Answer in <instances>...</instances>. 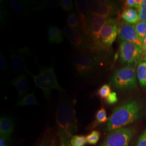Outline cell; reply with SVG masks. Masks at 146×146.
<instances>
[{"mask_svg":"<svg viewBox=\"0 0 146 146\" xmlns=\"http://www.w3.org/2000/svg\"><path fill=\"white\" fill-rule=\"evenodd\" d=\"M75 104V100L63 98L60 100L56 110V121L58 129L68 139L73 137L78 130Z\"/></svg>","mask_w":146,"mask_h":146,"instance_id":"cell-1","label":"cell"},{"mask_svg":"<svg viewBox=\"0 0 146 146\" xmlns=\"http://www.w3.org/2000/svg\"><path fill=\"white\" fill-rule=\"evenodd\" d=\"M141 113V106L136 100L120 105L113 110L108 120L107 130L115 131L131 124L139 118Z\"/></svg>","mask_w":146,"mask_h":146,"instance_id":"cell-2","label":"cell"},{"mask_svg":"<svg viewBox=\"0 0 146 146\" xmlns=\"http://www.w3.org/2000/svg\"><path fill=\"white\" fill-rule=\"evenodd\" d=\"M33 79L35 87L41 89L47 100L50 99L52 90H57L61 94L64 93V89L61 87L56 78L54 66L49 67H42L39 68L37 75L30 74Z\"/></svg>","mask_w":146,"mask_h":146,"instance_id":"cell-3","label":"cell"},{"mask_svg":"<svg viewBox=\"0 0 146 146\" xmlns=\"http://www.w3.org/2000/svg\"><path fill=\"white\" fill-rule=\"evenodd\" d=\"M99 59L93 54L78 52L73 55L72 64L76 76L82 78H88L96 72Z\"/></svg>","mask_w":146,"mask_h":146,"instance_id":"cell-4","label":"cell"},{"mask_svg":"<svg viewBox=\"0 0 146 146\" xmlns=\"http://www.w3.org/2000/svg\"><path fill=\"white\" fill-rule=\"evenodd\" d=\"M115 18H110L91 13L87 19L86 24L82 31L88 37L95 47L99 49H102L100 43V35L101 30L107 24L116 22Z\"/></svg>","mask_w":146,"mask_h":146,"instance_id":"cell-5","label":"cell"},{"mask_svg":"<svg viewBox=\"0 0 146 146\" xmlns=\"http://www.w3.org/2000/svg\"><path fill=\"white\" fill-rule=\"evenodd\" d=\"M111 84L116 89L129 90L137 87L136 69L131 66L120 68L115 72L111 78Z\"/></svg>","mask_w":146,"mask_h":146,"instance_id":"cell-6","label":"cell"},{"mask_svg":"<svg viewBox=\"0 0 146 146\" xmlns=\"http://www.w3.org/2000/svg\"><path fill=\"white\" fill-rule=\"evenodd\" d=\"M63 33L68 39L72 47L78 50L92 54L97 49L82 31V29H73L68 26L64 27Z\"/></svg>","mask_w":146,"mask_h":146,"instance_id":"cell-7","label":"cell"},{"mask_svg":"<svg viewBox=\"0 0 146 146\" xmlns=\"http://www.w3.org/2000/svg\"><path fill=\"white\" fill-rule=\"evenodd\" d=\"M142 54V49L135 44L125 41L120 42V61L122 64L131 66L140 61Z\"/></svg>","mask_w":146,"mask_h":146,"instance_id":"cell-8","label":"cell"},{"mask_svg":"<svg viewBox=\"0 0 146 146\" xmlns=\"http://www.w3.org/2000/svg\"><path fill=\"white\" fill-rule=\"evenodd\" d=\"M135 131L132 128H122L112 131L106 139L102 146H128Z\"/></svg>","mask_w":146,"mask_h":146,"instance_id":"cell-9","label":"cell"},{"mask_svg":"<svg viewBox=\"0 0 146 146\" xmlns=\"http://www.w3.org/2000/svg\"><path fill=\"white\" fill-rule=\"evenodd\" d=\"M91 13L107 17L114 18L119 11V5L110 1H88Z\"/></svg>","mask_w":146,"mask_h":146,"instance_id":"cell-10","label":"cell"},{"mask_svg":"<svg viewBox=\"0 0 146 146\" xmlns=\"http://www.w3.org/2000/svg\"><path fill=\"white\" fill-rule=\"evenodd\" d=\"M119 33L118 25L116 22L109 23L104 26L100 35V43L104 49L111 47Z\"/></svg>","mask_w":146,"mask_h":146,"instance_id":"cell-11","label":"cell"},{"mask_svg":"<svg viewBox=\"0 0 146 146\" xmlns=\"http://www.w3.org/2000/svg\"><path fill=\"white\" fill-rule=\"evenodd\" d=\"M118 34L119 39L121 41L134 43L142 49V42L136 32L134 25L122 22L119 29Z\"/></svg>","mask_w":146,"mask_h":146,"instance_id":"cell-12","label":"cell"},{"mask_svg":"<svg viewBox=\"0 0 146 146\" xmlns=\"http://www.w3.org/2000/svg\"><path fill=\"white\" fill-rule=\"evenodd\" d=\"M26 50L23 48L19 50H10L11 64L13 69L16 73H25L30 75L31 73L27 69L23 52Z\"/></svg>","mask_w":146,"mask_h":146,"instance_id":"cell-13","label":"cell"},{"mask_svg":"<svg viewBox=\"0 0 146 146\" xmlns=\"http://www.w3.org/2000/svg\"><path fill=\"white\" fill-rule=\"evenodd\" d=\"M26 74H19L15 78H14L10 83L12 86L15 87L17 92L18 98L20 100L22 99L27 94L28 90V83L27 81Z\"/></svg>","mask_w":146,"mask_h":146,"instance_id":"cell-14","label":"cell"},{"mask_svg":"<svg viewBox=\"0 0 146 146\" xmlns=\"http://www.w3.org/2000/svg\"><path fill=\"white\" fill-rule=\"evenodd\" d=\"M76 9L81 22V29L83 31L86 24L87 19L91 14L88 1L76 0L74 1Z\"/></svg>","mask_w":146,"mask_h":146,"instance_id":"cell-15","label":"cell"},{"mask_svg":"<svg viewBox=\"0 0 146 146\" xmlns=\"http://www.w3.org/2000/svg\"><path fill=\"white\" fill-rule=\"evenodd\" d=\"M14 129V121L10 116H2L0 119L1 136L9 138Z\"/></svg>","mask_w":146,"mask_h":146,"instance_id":"cell-16","label":"cell"},{"mask_svg":"<svg viewBox=\"0 0 146 146\" xmlns=\"http://www.w3.org/2000/svg\"><path fill=\"white\" fill-rule=\"evenodd\" d=\"M9 3L11 9L17 15L22 17H28L31 15V11L29 10L23 1L11 0Z\"/></svg>","mask_w":146,"mask_h":146,"instance_id":"cell-17","label":"cell"},{"mask_svg":"<svg viewBox=\"0 0 146 146\" xmlns=\"http://www.w3.org/2000/svg\"><path fill=\"white\" fill-rule=\"evenodd\" d=\"M63 31L58 27L54 26H50L47 31L48 40L50 43L60 44L63 41Z\"/></svg>","mask_w":146,"mask_h":146,"instance_id":"cell-18","label":"cell"},{"mask_svg":"<svg viewBox=\"0 0 146 146\" xmlns=\"http://www.w3.org/2000/svg\"><path fill=\"white\" fill-rule=\"evenodd\" d=\"M121 17L126 23L131 25L136 24L139 20L137 11L136 9L134 8L125 9L122 13Z\"/></svg>","mask_w":146,"mask_h":146,"instance_id":"cell-19","label":"cell"},{"mask_svg":"<svg viewBox=\"0 0 146 146\" xmlns=\"http://www.w3.org/2000/svg\"><path fill=\"white\" fill-rule=\"evenodd\" d=\"M136 74L140 85L146 88V58L139 61Z\"/></svg>","mask_w":146,"mask_h":146,"instance_id":"cell-20","label":"cell"},{"mask_svg":"<svg viewBox=\"0 0 146 146\" xmlns=\"http://www.w3.org/2000/svg\"><path fill=\"white\" fill-rule=\"evenodd\" d=\"M67 26L73 29H82L81 22L78 13L72 11L68 16L67 19Z\"/></svg>","mask_w":146,"mask_h":146,"instance_id":"cell-21","label":"cell"},{"mask_svg":"<svg viewBox=\"0 0 146 146\" xmlns=\"http://www.w3.org/2000/svg\"><path fill=\"white\" fill-rule=\"evenodd\" d=\"M35 88H34L33 91L31 94H27L22 99L20 100L17 104V106L19 107L31 106V105L38 106L39 104L35 96Z\"/></svg>","mask_w":146,"mask_h":146,"instance_id":"cell-22","label":"cell"},{"mask_svg":"<svg viewBox=\"0 0 146 146\" xmlns=\"http://www.w3.org/2000/svg\"><path fill=\"white\" fill-rule=\"evenodd\" d=\"M23 2L32 13V12L42 10L44 0H25Z\"/></svg>","mask_w":146,"mask_h":146,"instance_id":"cell-23","label":"cell"},{"mask_svg":"<svg viewBox=\"0 0 146 146\" xmlns=\"http://www.w3.org/2000/svg\"><path fill=\"white\" fill-rule=\"evenodd\" d=\"M134 28L137 35L141 41L143 42L146 35V21H140L134 25Z\"/></svg>","mask_w":146,"mask_h":146,"instance_id":"cell-24","label":"cell"},{"mask_svg":"<svg viewBox=\"0 0 146 146\" xmlns=\"http://www.w3.org/2000/svg\"><path fill=\"white\" fill-rule=\"evenodd\" d=\"M70 143L72 146H84L87 143L86 137L83 135H74Z\"/></svg>","mask_w":146,"mask_h":146,"instance_id":"cell-25","label":"cell"},{"mask_svg":"<svg viewBox=\"0 0 146 146\" xmlns=\"http://www.w3.org/2000/svg\"><path fill=\"white\" fill-rule=\"evenodd\" d=\"M107 117L106 110L104 107H101L99 110L95 115V123L96 124L103 123L107 121Z\"/></svg>","mask_w":146,"mask_h":146,"instance_id":"cell-26","label":"cell"},{"mask_svg":"<svg viewBox=\"0 0 146 146\" xmlns=\"http://www.w3.org/2000/svg\"><path fill=\"white\" fill-rule=\"evenodd\" d=\"M140 21H146V0H142L136 8Z\"/></svg>","mask_w":146,"mask_h":146,"instance_id":"cell-27","label":"cell"},{"mask_svg":"<svg viewBox=\"0 0 146 146\" xmlns=\"http://www.w3.org/2000/svg\"><path fill=\"white\" fill-rule=\"evenodd\" d=\"M100 133L97 131H92L89 134L86 136L87 143L90 145H95L99 140Z\"/></svg>","mask_w":146,"mask_h":146,"instance_id":"cell-28","label":"cell"},{"mask_svg":"<svg viewBox=\"0 0 146 146\" xmlns=\"http://www.w3.org/2000/svg\"><path fill=\"white\" fill-rule=\"evenodd\" d=\"M60 7V1L58 0H44L42 10L47 9H55Z\"/></svg>","mask_w":146,"mask_h":146,"instance_id":"cell-29","label":"cell"},{"mask_svg":"<svg viewBox=\"0 0 146 146\" xmlns=\"http://www.w3.org/2000/svg\"><path fill=\"white\" fill-rule=\"evenodd\" d=\"M111 93V89L108 84H104L99 89L98 94L101 99L106 98Z\"/></svg>","mask_w":146,"mask_h":146,"instance_id":"cell-30","label":"cell"},{"mask_svg":"<svg viewBox=\"0 0 146 146\" xmlns=\"http://www.w3.org/2000/svg\"><path fill=\"white\" fill-rule=\"evenodd\" d=\"M60 7L66 12L71 11L73 10L74 2L71 0H61L60 1Z\"/></svg>","mask_w":146,"mask_h":146,"instance_id":"cell-31","label":"cell"},{"mask_svg":"<svg viewBox=\"0 0 146 146\" xmlns=\"http://www.w3.org/2000/svg\"><path fill=\"white\" fill-rule=\"evenodd\" d=\"M142 0H127L125 2V6L126 9L135 8H137L138 5H140Z\"/></svg>","mask_w":146,"mask_h":146,"instance_id":"cell-32","label":"cell"},{"mask_svg":"<svg viewBox=\"0 0 146 146\" xmlns=\"http://www.w3.org/2000/svg\"><path fill=\"white\" fill-rule=\"evenodd\" d=\"M117 94L115 92H111L110 95L106 98V101L108 104H114L117 102Z\"/></svg>","mask_w":146,"mask_h":146,"instance_id":"cell-33","label":"cell"},{"mask_svg":"<svg viewBox=\"0 0 146 146\" xmlns=\"http://www.w3.org/2000/svg\"><path fill=\"white\" fill-rule=\"evenodd\" d=\"M0 69L3 72H5L8 70L7 63L3 54L2 52L0 53Z\"/></svg>","mask_w":146,"mask_h":146,"instance_id":"cell-34","label":"cell"},{"mask_svg":"<svg viewBox=\"0 0 146 146\" xmlns=\"http://www.w3.org/2000/svg\"><path fill=\"white\" fill-rule=\"evenodd\" d=\"M136 146H146V129L139 137Z\"/></svg>","mask_w":146,"mask_h":146,"instance_id":"cell-35","label":"cell"},{"mask_svg":"<svg viewBox=\"0 0 146 146\" xmlns=\"http://www.w3.org/2000/svg\"><path fill=\"white\" fill-rule=\"evenodd\" d=\"M0 146H9V138L1 136Z\"/></svg>","mask_w":146,"mask_h":146,"instance_id":"cell-36","label":"cell"},{"mask_svg":"<svg viewBox=\"0 0 146 146\" xmlns=\"http://www.w3.org/2000/svg\"><path fill=\"white\" fill-rule=\"evenodd\" d=\"M142 49H143V51L144 50L146 51V35L144 37V39L142 42Z\"/></svg>","mask_w":146,"mask_h":146,"instance_id":"cell-37","label":"cell"},{"mask_svg":"<svg viewBox=\"0 0 146 146\" xmlns=\"http://www.w3.org/2000/svg\"><path fill=\"white\" fill-rule=\"evenodd\" d=\"M62 146H64V145H63Z\"/></svg>","mask_w":146,"mask_h":146,"instance_id":"cell-38","label":"cell"},{"mask_svg":"<svg viewBox=\"0 0 146 146\" xmlns=\"http://www.w3.org/2000/svg\"></svg>","mask_w":146,"mask_h":146,"instance_id":"cell-39","label":"cell"}]
</instances>
